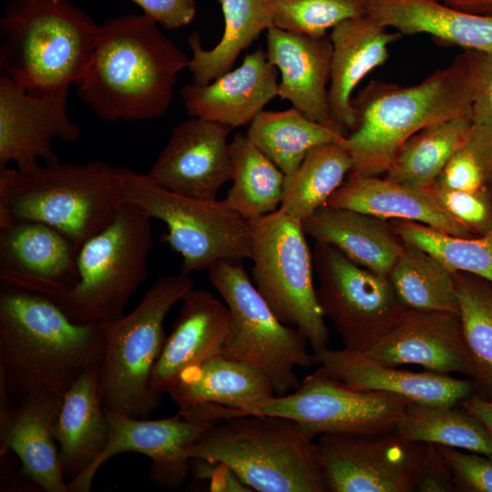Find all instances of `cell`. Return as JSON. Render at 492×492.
Wrapping results in <instances>:
<instances>
[{
	"instance_id": "cell-29",
	"label": "cell",
	"mask_w": 492,
	"mask_h": 492,
	"mask_svg": "<svg viewBox=\"0 0 492 492\" xmlns=\"http://www.w3.org/2000/svg\"><path fill=\"white\" fill-rule=\"evenodd\" d=\"M98 368L85 373L64 395L55 438L67 482L86 475L104 451L109 425L98 388Z\"/></svg>"
},
{
	"instance_id": "cell-13",
	"label": "cell",
	"mask_w": 492,
	"mask_h": 492,
	"mask_svg": "<svg viewBox=\"0 0 492 492\" xmlns=\"http://www.w3.org/2000/svg\"><path fill=\"white\" fill-rule=\"evenodd\" d=\"M313 255L324 317L333 323L345 348L366 352L407 307L388 277L357 265L335 247L315 241Z\"/></svg>"
},
{
	"instance_id": "cell-11",
	"label": "cell",
	"mask_w": 492,
	"mask_h": 492,
	"mask_svg": "<svg viewBox=\"0 0 492 492\" xmlns=\"http://www.w3.org/2000/svg\"><path fill=\"white\" fill-rule=\"evenodd\" d=\"M208 277L231 317V332L221 354L260 369L277 395L298 388L302 381L296 368L313 364L304 335L278 319L241 261H218L208 269Z\"/></svg>"
},
{
	"instance_id": "cell-8",
	"label": "cell",
	"mask_w": 492,
	"mask_h": 492,
	"mask_svg": "<svg viewBox=\"0 0 492 492\" xmlns=\"http://www.w3.org/2000/svg\"><path fill=\"white\" fill-rule=\"evenodd\" d=\"M193 287L188 274L163 276L132 312L100 323L105 349L97 376L105 409L136 418H149L158 409L161 395L151 388L150 376L167 337L163 323Z\"/></svg>"
},
{
	"instance_id": "cell-1",
	"label": "cell",
	"mask_w": 492,
	"mask_h": 492,
	"mask_svg": "<svg viewBox=\"0 0 492 492\" xmlns=\"http://www.w3.org/2000/svg\"><path fill=\"white\" fill-rule=\"evenodd\" d=\"M189 57L146 15L111 17L100 26L91 57L75 83L80 100L104 121L163 116Z\"/></svg>"
},
{
	"instance_id": "cell-26",
	"label": "cell",
	"mask_w": 492,
	"mask_h": 492,
	"mask_svg": "<svg viewBox=\"0 0 492 492\" xmlns=\"http://www.w3.org/2000/svg\"><path fill=\"white\" fill-rule=\"evenodd\" d=\"M381 220L418 222L439 231L468 238L471 231L451 217L426 189H419L379 176L348 175L326 204Z\"/></svg>"
},
{
	"instance_id": "cell-47",
	"label": "cell",
	"mask_w": 492,
	"mask_h": 492,
	"mask_svg": "<svg viewBox=\"0 0 492 492\" xmlns=\"http://www.w3.org/2000/svg\"><path fill=\"white\" fill-rule=\"evenodd\" d=\"M190 472L196 479L210 480V491H252L226 465L220 462L190 458Z\"/></svg>"
},
{
	"instance_id": "cell-20",
	"label": "cell",
	"mask_w": 492,
	"mask_h": 492,
	"mask_svg": "<svg viewBox=\"0 0 492 492\" xmlns=\"http://www.w3.org/2000/svg\"><path fill=\"white\" fill-rule=\"evenodd\" d=\"M316 372L359 391L383 392L414 403L456 405L471 394L469 379L433 372L415 373L375 362L364 352L328 347L312 352Z\"/></svg>"
},
{
	"instance_id": "cell-5",
	"label": "cell",
	"mask_w": 492,
	"mask_h": 492,
	"mask_svg": "<svg viewBox=\"0 0 492 492\" xmlns=\"http://www.w3.org/2000/svg\"><path fill=\"white\" fill-rule=\"evenodd\" d=\"M100 26L72 0H10L0 19V67L34 96L69 87L83 73Z\"/></svg>"
},
{
	"instance_id": "cell-49",
	"label": "cell",
	"mask_w": 492,
	"mask_h": 492,
	"mask_svg": "<svg viewBox=\"0 0 492 492\" xmlns=\"http://www.w3.org/2000/svg\"><path fill=\"white\" fill-rule=\"evenodd\" d=\"M459 405L475 416L492 436V400L473 393L464 398Z\"/></svg>"
},
{
	"instance_id": "cell-32",
	"label": "cell",
	"mask_w": 492,
	"mask_h": 492,
	"mask_svg": "<svg viewBox=\"0 0 492 492\" xmlns=\"http://www.w3.org/2000/svg\"><path fill=\"white\" fill-rule=\"evenodd\" d=\"M249 139L285 176L292 173L314 148L344 143L345 132L314 121L292 107L280 111L262 110L249 125Z\"/></svg>"
},
{
	"instance_id": "cell-36",
	"label": "cell",
	"mask_w": 492,
	"mask_h": 492,
	"mask_svg": "<svg viewBox=\"0 0 492 492\" xmlns=\"http://www.w3.org/2000/svg\"><path fill=\"white\" fill-rule=\"evenodd\" d=\"M412 403L395 432L410 440L492 455V436L464 408Z\"/></svg>"
},
{
	"instance_id": "cell-42",
	"label": "cell",
	"mask_w": 492,
	"mask_h": 492,
	"mask_svg": "<svg viewBox=\"0 0 492 492\" xmlns=\"http://www.w3.org/2000/svg\"><path fill=\"white\" fill-rule=\"evenodd\" d=\"M438 447L451 467L456 491L492 492V455Z\"/></svg>"
},
{
	"instance_id": "cell-10",
	"label": "cell",
	"mask_w": 492,
	"mask_h": 492,
	"mask_svg": "<svg viewBox=\"0 0 492 492\" xmlns=\"http://www.w3.org/2000/svg\"><path fill=\"white\" fill-rule=\"evenodd\" d=\"M251 276L258 292L284 324L298 329L312 352L328 347L325 323L313 282V255L302 221L280 208L249 220Z\"/></svg>"
},
{
	"instance_id": "cell-31",
	"label": "cell",
	"mask_w": 492,
	"mask_h": 492,
	"mask_svg": "<svg viewBox=\"0 0 492 492\" xmlns=\"http://www.w3.org/2000/svg\"><path fill=\"white\" fill-rule=\"evenodd\" d=\"M218 1L224 17V32L219 43L207 50L197 32L188 37L192 52L189 69L194 84H209L232 69L241 52L273 26L272 0Z\"/></svg>"
},
{
	"instance_id": "cell-22",
	"label": "cell",
	"mask_w": 492,
	"mask_h": 492,
	"mask_svg": "<svg viewBox=\"0 0 492 492\" xmlns=\"http://www.w3.org/2000/svg\"><path fill=\"white\" fill-rule=\"evenodd\" d=\"M278 69L262 48L248 54L240 67L206 85L194 83L181 89L190 117L219 122L232 129L249 126L278 97Z\"/></svg>"
},
{
	"instance_id": "cell-18",
	"label": "cell",
	"mask_w": 492,
	"mask_h": 492,
	"mask_svg": "<svg viewBox=\"0 0 492 492\" xmlns=\"http://www.w3.org/2000/svg\"><path fill=\"white\" fill-rule=\"evenodd\" d=\"M364 354L394 367L416 364L436 374L457 373L469 380L475 375L459 314L453 313L405 308Z\"/></svg>"
},
{
	"instance_id": "cell-43",
	"label": "cell",
	"mask_w": 492,
	"mask_h": 492,
	"mask_svg": "<svg viewBox=\"0 0 492 492\" xmlns=\"http://www.w3.org/2000/svg\"><path fill=\"white\" fill-rule=\"evenodd\" d=\"M465 53L472 121L492 125V53L471 50Z\"/></svg>"
},
{
	"instance_id": "cell-45",
	"label": "cell",
	"mask_w": 492,
	"mask_h": 492,
	"mask_svg": "<svg viewBox=\"0 0 492 492\" xmlns=\"http://www.w3.org/2000/svg\"><path fill=\"white\" fill-rule=\"evenodd\" d=\"M415 491L456 492L451 467L437 445L426 444Z\"/></svg>"
},
{
	"instance_id": "cell-33",
	"label": "cell",
	"mask_w": 492,
	"mask_h": 492,
	"mask_svg": "<svg viewBox=\"0 0 492 492\" xmlns=\"http://www.w3.org/2000/svg\"><path fill=\"white\" fill-rule=\"evenodd\" d=\"M231 180L223 200L251 220L275 211L281 206L285 175L242 132L230 142Z\"/></svg>"
},
{
	"instance_id": "cell-44",
	"label": "cell",
	"mask_w": 492,
	"mask_h": 492,
	"mask_svg": "<svg viewBox=\"0 0 492 492\" xmlns=\"http://www.w3.org/2000/svg\"><path fill=\"white\" fill-rule=\"evenodd\" d=\"M435 184L463 191H477L487 187L477 160L465 147L453 154Z\"/></svg>"
},
{
	"instance_id": "cell-27",
	"label": "cell",
	"mask_w": 492,
	"mask_h": 492,
	"mask_svg": "<svg viewBox=\"0 0 492 492\" xmlns=\"http://www.w3.org/2000/svg\"><path fill=\"white\" fill-rule=\"evenodd\" d=\"M306 236L335 247L350 261L388 277L405 243L384 220L323 205L302 222Z\"/></svg>"
},
{
	"instance_id": "cell-9",
	"label": "cell",
	"mask_w": 492,
	"mask_h": 492,
	"mask_svg": "<svg viewBox=\"0 0 492 492\" xmlns=\"http://www.w3.org/2000/svg\"><path fill=\"white\" fill-rule=\"evenodd\" d=\"M119 177L124 200L166 225L162 239L182 257L181 273L208 270L220 260L250 259V221L223 200L182 196L125 167Z\"/></svg>"
},
{
	"instance_id": "cell-7",
	"label": "cell",
	"mask_w": 492,
	"mask_h": 492,
	"mask_svg": "<svg viewBox=\"0 0 492 492\" xmlns=\"http://www.w3.org/2000/svg\"><path fill=\"white\" fill-rule=\"evenodd\" d=\"M314 440L293 419L247 414L210 426L189 456L226 465L252 491L327 492Z\"/></svg>"
},
{
	"instance_id": "cell-50",
	"label": "cell",
	"mask_w": 492,
	"mask_h": 492,
	"mask_svg": "<svg viewBox=\"0 0 492 492\" xmlns=\"http://www.w3.org/2000/svg\"><path fill=\"white\" fill-rule=\"evenodd\" d=\"M455 8L492 16V0H440Z\"/></svg>"
},
{
	"instance_id": "cell-24",
	"label": "cell",
	"mask_w": 492,
	"mask_h": 492,
	"mask_svg": "<svg viewBox=\"0 0 492 492\" xmlns=\"http://www.w3.org/2000/svg\"><path fill=\"white\" fill-rule=\"evenodd\" d=\"M388 28L366 14L347 19L331 30L328 99L333 121L344 132L355 125L354 88L367 74L385 63L390 45L402 36Z\"/></svg>"
},
{
	"instance_id": "cell-16",
	"label": "cell",
	"mask_w": 492,
	"mask_h": 492,
	"mask_svg": "<svg viewBox=\"0 0 492 492\" xmlns=\"http://www.w3.org/2000/svg\"><path fill=\"white\" fill-rule=\"evenodd\" d=\"M69 87L47 96H34L5 73L0 75V168L14 161L20 170L34 169L38 159L59 162L52 148L57 138L76 142L79 127L67 112Z\"/></svg>"
},
{
	"instance_id": "cell-34",
	"label": "cell",
	"mask_w": 492,
	"mask_h": 492,
	"mask_svg": "<svg viewBox=\"0 0 492 492\" xmlns=\"http://www.w3.org/2000/svg\"><path fill=\"white\" fill-rule=\"evenodd\" d=\"M472 124L470 116H459L418 131L400 148L386 178L419 189L430 188L453 154L464 147Z\"/></svg>"
},
{
	"instance_id": "cell-17",
	"label": "cell",
	"mask_w": 492,
	"mask_h": 492,
	"mask_svg": "<svg viewBox=\"0 0 492 492\" xmlns=\"http://www.w3.org/2000/svg\"><path fill=\"white\" fill-rule=\"evenodd\" d=\"M231 128L191 117L173 128L148 176L174 193L206 200H217L231 180L228 137Z\"/></svg>"
},
{
	"instance_id": "cell-41",
	"label": "cell",
	"mask_w": 492,
	"mask_h": 492,
	"mask_svg": "<svg viewBox=\"0 0 492 492\" xmlns=\"http://www.w3.org/2000/svg\"><path fill=\"white\" fill-rule=\"evenodd\" d=\"M487 187L477 191H463L434 184L426 189L451 217L469 231L486 233L492 226V207Z\"/></svg>"
},
{
	"instance_id": "cell-15",
	"label": "cell",
	"mask_w": 492,
	"mask_h": 492,
	"mask_svg": "<svg viewBox=\"0 0 492 492\" xmlns=\"http://www.w3.org/2000/svg\"><path fill=\"white\" fill-rule=\"evenodd\" d=\"M314 442L327 492H413L426 446L395 431L327 433Z\"/></svg>"
},
{
	"instance_id": "cell-40",
	"label": "cell",
	"mask_w": 492,
	"mask_h": 492,
	"mask_svg": "<svg viewBox=\"0 0 492 492\" xmlns=\"http://www.w3.org/2000/svg\"><path fill=\"white\" fill-rule=\"evenodd\" d=\"M272 5L273 26L314 36L367 14L365 0H272Z\"/></svg>"
},
{
	"instance_id": "cell-19",
	"label": "cell",
	"mask_w": 492,
	"mask_h": 492,
	"mask_svg": "<svg viewBox=\"0 0 492 492\" xmlns=\"http://www.w3.org/2000/svg\"><path fill=\"white\" fill-rule=\"evenodd\" d=\"M5 382L0 376V455L13 451L26 475L47 492H69L60 465L55 425L63 396L38 392L12 408Z\"/></svg>"
},
{
	"instance_id": "cell-35",
	"label": "cell",
	"mask_w": 492,
	"mask_h": 492,
	"mask_svg": "<svg viewBox=\"0 0 492 492\" xmlns=\"http://www.w3.org/2000/svg\"><path fill=\"white\" fill-rule=\"evenodd\" d=\"M351 169L352 159L343 143L313 149L300 166L285 176L280 209L302 222L326 204Z\"/></svg>"
},
{
	"instance_id": "cell-2",
	"label": "cell",
	"mask_w": 492,
	"mask_h": 492,
	"mask_svg": "<svg viewBox=\"0 0 492 492\" xmlns=\"http://www.w3.org/2000/svg\"><path fill=\"white\" fill-rule=\"evenodd\" d=\"M105 349L100 323L72 322L53 302L29 290L0 284V376L22 400L38 393L64 395Z\"/></svg>"
},
{
	"instance_id": "cell-14",
	"label": "cell",
	"mask_w": 492,
	"mask_h": 492,
	"mask_svg": "<svg viewBox=\"0 0 492 492\" xmlns=\"http://www.w3.org/2000/svg\"><path fill=\"white\" fill-rule=\"evenodd\" d=\"M412 403L397 395L354 390L314 371L258 414L293 419L315 437L327 433L377 436L394 432Z\"/></svg>"
},
{
	"instance_id": "cell-6",
	"label": "cell",
	"mask_w": 492,
	"mask_h": 492,
	"mask_svg": "<svg viewBox=\"0 0 492 492\" xmlns=\"http://www.w3.org/2000/svg\"><path fill=\"white\" fill-rule=\"evenodd\" d=\"M120 167L104 161L56 163L28 170L0 168V227L45 222L78 249L105 229L125 202Z\"/></svg>"
},
{
	"instance_id": "cell-3",
	"label": "cell",
	"mask_w": 492,
	"mask_h": 492,
	"mask_svg": "<svg viewBox=\"0 0 492 492\" xmlns=\"http://www.w3.org/2000/svg\"><path fill=\"white\" fill-rule=\"evenodd\" d=\"M150 220L125 201L114 220L79 249L77 281L72 285L5 269H0V281L46 297L76 323L115 320L124 315L130 297L148 276Z\"/></svg>"
},
{
	"instance_id": "cell-39",
	"label": "cell",
	"mask_w": 492,
	"mask_h": 492,
	"mask_svg": "<svg viewBox=\"0 0 492 492\" xmlns=\"http://www.w3.org/2000/svg\"><path fill=\"white\" fill-rule=\"evenodd\" d=\"M390 225L405 244L426 251L450 272L473 274L492 283V226L472 239L409 220H394Z\"/></svg>"
},
{
	"instance_id": "cell-37",
	"label": "cell",
	"mask_w": 492,
	"mask_h": 492,
	"mask_svg": "<svg viewBox=\"0 0 492 492\" xmlns=\"http://www.w3.org/2000/svg\"><path fill=\"white\" fill-rule=\"evenodd\" d=\"M459 318L475 366L473 393L492 400V288L487 281L466 272H453Z\"/></svg>"
},
{
	"instance_id": "cell-28",
	"label": "cell",
	"mask_w": 492,
	"mask_h": 492,
	"mask_svg": "<svg viewBox=\"0 0 492 492\" xmlns=\"http://www.w3.org/2000/svg\"><path fill=\"white\" fill-rule=\"evenodd\" d=\"M367 15L401 35H430L465 50L492 53V16L440 0H365Z\"/></svg>"
},
{
	"instance_id": "cell-4",
	"label": "cell",
	"mask_w": 492,
	"mask_h": 492,
	"mask_svg": "<svg viewBox=\"0 0 492 492\" xmlns=\"http://www.w3.org/2000/svg\"><path fill=\"white\" fill-rule=\"evenodd\" d=\"M353 106L355 125L343 143L352 159L349 175L385 173L403 144L418 131L471 117L466 53L414 86L373 81L353 98Z\"/></svg>"
},
{
	"instance_id": "cell-21",
	"label": "cell",
	"mask_w": 492,
	"mask_h": 492,
	"mask_svg": "<svg viewBox=\"0 0 492 492\" xmlns=\"http://www.w3.org/2000/svg\"><path fill=\"white\" fill-rule=\"evenodd\" d=\"M266 46L268 59L281 73L278 97L309 118L339 128L328 99L333 56L330 37L272 26L267 30Z\"/></svg>"
},
{
	"instance_id": "cell-48",
	"label": "cell",
	"mask_w": 492,
	"mask_h": 492,
	"mask_svg": "<svg viewBox=\"0 0 492 492\" xmlns=\"http://www.w3.org/2000/svg\"><path fill=\"white\" fill-rule=\"evenodd\" d=\"M464 147L477 160L486 183L492 184V125L473 123Z\"/></svg>"
},
{
	"instance_id": "cell-25",
	"label": "cell",
	"mask_w": 492,
	"mask_h": 492,
	"mask_svg": "<svg viewBox=\"0 0 492 492\" xmlns=\"http://www.w3.org/2000/svg\"><path fill=\"white\" fill-rule=\"evenodd\" d=\"M168 394L179 409L216 404L258 414L277 395L257 367L218 354L179 373Z\"/></svg>"
},
{
	"instance_id": "cell-23",
	"label": "cell",
	"mask_w": 492,
	"mask_h": 492,
	"mask_svg": "<svg viewBox=\"0 0 492 492\" xmlns=\"http://www.w3.org/2000/svg\"><path fill=\"white\" fill-rule=\"evenodd\" d=\"M166 337L150 376L157 394L167 393L185 368L221 354L231 332V317L224 302L206 289L190 290Z\"/></svg>"
},
{
	"instance_id": "cell-30",
	"label": "cell",
	"mask_w": 492,
	"mask_h": 492,
	"mask_svg": "<svg viewBox=\"0 0 492 492\" xmlns=\"http://www.w3.org/2000/svg\"><path fill=\"white\" fill-rule=\"evenodd\" d=\"M78 249L54 227L16 220L0 227V269L72 285Z\"/></svg>"
},
{
	"instance_id": "cell-12",
	"label": "cell",
	"mask_w": 492,
	"mask_h": 492,
	"mask_svg": "<svg viewBox=\"0 0 492 492\" xmlns=\"http://www.w3.org/2000/svg\"><path fill=\"white\" fill-rule=\"evenodd\" d=\"M105 409V408H104ZM109 425L106 447L91 469L67 482L69 492H88L98 468L111 457L137 452L152 460L149 480L165 490L180 489L190 473L189 450L198 438L219 421L247 413L216 404L179 409L173 416L151 420L105 409Z\"/></svg>"
},
{
	"instance_id": "cell-38",
	"label": "cell",
	"mask_w": 492,
	"mask_h": 492,
	"mask_svg": "<svg viewBox=\"0 0 492 492\" xmlns=\"http://www.w3.org/2000/svg\"><path fill=\"white\" fill-rule=\"evenodd\" d=\"M388 278L405 307L459 314L453 272L426 251L405 244Z\"/></svg>"
},
{
	"instance_id": "cell-46",
	"label": "cell",
	"mask_w": 492,
	"mask_h": 492,
	"mask_svg": "<svg viewBox=\"0 0 492 492\" xmlns=\"http://www.w3.org/2000/svg\"><path fill=\"white\" fill-rule=\"evenodd\" d=\"M144 15L168 30L189 25L196 14L195 0H130Z\"/></svg>"
}]
</instances>
